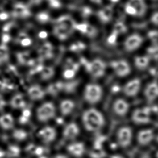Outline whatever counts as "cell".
<instances>
[{"label":"cell","mask_w":158,"mask_h":158,"mask_svg":"<svg viewBox=\"0 0 158 158\" xmlns=\"http://www.w3.org/2000/svg\"><path fill=\"white\" fill-rule=\"evenodd\" d=\"M82 123L85 129L88 132H99L105 125V118L99 110L89 108L84 111L82 115Z\"/></svg>","instance_id":"1"},{"label":"cell","mask_w":158,"mask_h":158,"mask_svg":"<svg viewBox=\"0 0 158 158\" xmlns=\"http://www.w3.org/2000/svg\"><path fill=\"white\" fill-rule=\"evenodd\" d=\"M103 91L100 85L90 83L85 86L84 90V98L87 103L91 105H97L102 99Z\"/></svg>","instance_id":"2"},{"label":"cell","mask_w":158,"mask_h":158,"mask_svg":"<svg viewBox=\"0 0 158 158\" xmlns=\"http://www.w3.org/2000/svg\"><path fill=\"white\" fill-rule=\"evenodd\" d=\"M56 108L51 101H47L37 108L36 116L37 120L42 123H46L55 118Z\"/></svg>","instance_id":"3"},{"label":"cell","mask_w":158,"mask_h":158,"mask_svg":"<svg viewBox=\"0 0 158 158\" xmlns=\"http://www.w3.org/2000/svg\"><path fill=\"white\" fill-rule=\"evenodd\" d=\"M116 141L121 148H126L131 145L133 139V132L131 128L124 126L118 129L116 133Z\"/></svg>","instance_id":"4"},{"label":"cell","mask_w":158,"mask_h":158,"mask_svg":"<svg viewBox=\"0 0 158 158\" xmlns=\"http://www.w3.org/2000/svg\"><path fill=\"white\" fill-rule=\"evenodd\" d=\"M151 110L149 107L139 108L134 110L132 114V120L138 125H143L151 121Z\"/></svg>","instance_id":"5"},{"label":"cell","mask_w":158,"mask_h":158,"mask_svg":"<svg viewBox=\"0 0 158 158\" xmlns=\"http://www.w3.org/2000/svg\"><path fill=\"white\" fill-rule=\"evenodd\" d=\"M88 70L91 76L94 78H101L105 74L106 64L102 60L96 59L89 64Z\"/></svg>","instance_id":"6"},{"label":"cell","mask_w":158,"mask_h":158,"mask_svg":"<svg viewBox=\"0 0 158 158\" xmlns=\"http://www.w3.org/2000/svg\"><path fill=\"white\" fill-rule=\"evenodd\" d=\"M110 66L114 73L119 77H125L131 73L130 64L125 60H115L111 62Z\"/></svg>","instance_id":"7"},{"label":"cell","mask_w":158,"mask_h":158,"mask_svg":"<svg viewBox=\"0 0 158 158\" xmlns=\"http://www.w3.org/2000/svg\"><path fill=\"white\" fill-rule=\"evenodd\" d=\"M37 137L42 143L49 144L53 143L57 137V131L54 127L47 126L39 131Z\"/></svg>","instance_id":"8"},{"label":"cell","mask_w":158,"mask_h":158,"mask_svg":"<svg viewBox=\"0 0 158 158\" xmlns=\"http://www.w3.org/2000/svg\"><path fill=\"white\" fill-rule=\"evenodd\" d=\"M141 88V81L139 78L132 79L126 83L123 87V92L126 96L130 98L136 97Z\"/></svg>","instance_id":"9"},{"label":"cell","mask_w":158,"mask_h":158,"mask_svg":"<svg viewBox=\"0 0 158 158\" xmlns=\"http://www.w3.org/2000/svg\"><path fill=\"white\" fill-rule=\"evenodd\" d=\"M143 39L138 34H133L128 36L124 42V48L127 52H133L140 47Z\"/></svg>","instance_id":"10"},{"label":"cell","mask_w":158,"mask_h":158,"mask_svg":"<svg viewBox=\"0 0 158 158\" xmlns=\"http://www.w3.org/2000/svg\"><path fill=\"white\" fill-rule=\"evenodd\" d=\"M112 109L117 116L124 117L130 111V103L125 99L118 98L113 102Z\"/></svg>","instance_id":"11"},{"label":"cell","mask_w":158,"mask_h":158,"mask_svg":"<svg viewBox=\"0 0 158 158\" xmlns=\"http://www.w3.org/2000/svg\"><path fill=\"white\" fill-rule=\"evenodd\" d=\"M155 137L153 130L151 128H145L138 132L136 139L139 145L145 146L149 145L155 139Z\"/></svg>","instance_id":"12"},{"label":"cell","mask_w":158,"mask_h":158,"mask_svg":"<svg viewBox=\"0 0 158 158\" xmlns=\"http://www.w3.org/2000/svg\"><path fill=\"white\" fill-rule=\"evenodd\" d=\"M80 133V130L79 126L74 122H71L64 127L62 135L66 140L74 141L78 137Z\"/></svg>","instance_id":"13"},{"label":"cell","mask_w":158,"mask_h":158,"mask_svg":"<svg viewBox=\"0 0 158 158\" xmlns=\"http://www.w3.org/2000/svg\"><path fill=\"white\" fill-rule=\"evenodd\" d=\"M68 153L76 158H80L84 156L86 152V147L84 143L80 141H73L67 147Z\"/></svg>","instance_id":"14"},{"label":"cell","mask_w":158,"mask_h":158,"mask_svg":"<svg viewBox=\"0 0 158 158\" xmlns=\"http://www.w3.org/2000/svg\"><path fill=\"white\" fill-rule=\"evenodd\" d=\"M46 94V90L37 84H33L29 87L27 94L29 99L33 101H39L44 98Z\"/></svg>","instance_id":"15"},{"label":"cell","mask_w":158,"mask_h":158,"mask_svg":"<svg viewBox=\"0 0 158 158\" xmlns=\"http://www.w3.org/2000/svg\"><path fill=\"white\" fill-rule=\"evenodd\" d=\"M144 96L147 101L153 102L158 99V82L153 81L149 82L145 87Z\"/></svg>","instance_id":"16"},{"label":"cell","mask_w":158,"mask_h":158,"mask_svg":"<svg viewBox=\"0 0 158 158\" xmlns=\"http://www.w3.org/2000/svg\"><path fill=\"white\" fill-rule=\"evenodd\" d=\"M15 126V120L10 113H4L0 115V127L5 131H10Z\"/></svg>","instance_id":"17"},{"label":"cell","mask_w":158,"mask_h":158,"mask_svg":"<svg viewBox=\"0 0 158 158\" xmlns=\"http://www.w3.org/2000/svg\"><path fill=\"white\" fill-rule=\"evenodd\" d=\"M75 108V103L71 99H64L59 105V110L62 115L68 116L72 113Z\"/></svg>","instance_id":"18"},{"label":"cell","mask_w":158,"mask_h":158,"mask_svg":"<svg viewBox=\"0 0 158 158\" xmlns=\"http://www.w3.org/2000/svg\"><path fill=\"white\" fill-rule=\"evenodd\" d=\"M10 105L15 110H22L26 106V100L22 94L17 93L11 98Z\"/></svg>","instance_id":"19"},{"label":"cell","mask_w":158,"mask_h":158,"mask_svg":"<svg viewBox=\"0 0 158 158\" xmlns=\"http://www.w3.org/2000/svg\"><path fill=\"white\" fill-rule=\"evenodd\" d=\"M114 10L112 6H106L99 10L98 16L99 20L103 23H107L112 20Z\"/></svg>","instance_id":"20"},{"label":"cell","mask_w":158,"mask_h":158,"mask_svg":"<svg viewBox=\"0 0 158 158\" xmlns=\"http://www.w3.org/2000/svg\"><path fill=\"white\" fill-rule=\"evenodd\" d=\"M128 2L136 10L137 16L142 17L147 11V5L145 0H129Z\"/></svg>","instance_id":"21"},{"label":"cell","mask_w":158,"mask_h":158,"mask_svg":"<svg viewBox=\"0 0 158 158\" xmlns=\"http://www.w3.org/2000/svg\"><path fill=\"white\" fill-rule=\"evenodd\" d=\"M150 62V57L148 55L138 56L135 57L134 64L139 70H145L148 67Z\"/></svg>","instance_id":"22"},{"label":"cell","mask_w":158,"mask_h":158,"mask_svg":"<svg viewBox=\"0 0 158 158\" xmlns=\"http://www.w3.org/2000/svg\"><path fill=\"white\" fill-rule=\"evenodd\" d=\"M13 136L16 140L22 141L26 139L28 136V134L24 130L18 129L14 131Z\"/></svg>","instance_id":"23"},{"label":"cell","mask_w":158,"mask_h":158,"mask_svg":"<svg viewBox=\"0 0 158 158\" xmlns=\"http://www.w3.org/2000/svg\"><path fill=\"white\" fill-rule=\"evenodd\" d=\"M127 31V27L125 24L121 22H118L114 24L113 31L116 33L118 35L123 34Z\"/></svg>","instance_id":"24"},{"label":"cell","mask_w":158,"mask_h":158,"mask_svg":"<svg viewBox=\"0 0 158 158\" xmlns=\"http://www.w3.org/2000/svg\"><path fill=\"white\" fill-rule=\"evenodd\" d=\"M6 156H8L10 158L17 157L20 153V149L19 147L13 145L10 146L8 149L7 152H6Z\"/></svg>","instance_id":"25"},{"label":"cell","mask_w":158,"mask_h":158,"mask_svg":"<svg viewBox=\"0 0 158 158\" xmlns=\"http://www.w3.org/2000/svg\"><path fill=\"white\" fill-rule=\"evenodd\" d=\"M64 88V84L57 83V84H52L51 86L49 87L48 90L49 93H50V94L55 95L62 90Z\"/></svg>","instance_id":"26"},{"label":"cell","mask_w":158,"mask_h":158,"mask_svg":"<svg viewBox=\"0 0 158 158\" xmlns=\"http://www.w3.org/2000/svg\"><path fill=\"white\" fill-rule=\"evenodd\" d=\"M147 53L150 58L153 57L154 59H158V46L150 47L147 49Z\"/></svg>","instance_id":"27"},{"label":"cell","mask_w":158,"mask_h":158,"mask_svg":"<svg viewBox=\"0 0 158 158\" xmlns=\"http://www.w3.org/2000/svg\"><path fill=\"white\" fill-rule=\"evenodd\" d=\"M125 10L126 13L130 15L137 16L136 10L135 9L134 7L132 6V5L128 2L127 3L125 7Z\"/></svg>","instance_id":"28"},{"label":"cell","mask_w":158,"mask_h":158,"mask_svg":"<svg viewBox=\"0 0 158 158\" xmlns=\"http://www.w3.org/2000/svg\"><path fill=\"white\" fill-rule=\"evenodd\" d=\"M118 37V35L114 31H113L112 34L110 35V36L108 38V42L110 44H114L116 42Z\"/></svg>","instance_id":"29"},{"label":"cell","mask_w":158,"mask_h":158,"mask_svg":"<svg viewBox=\"0 0 158 158\" xmlns=\"http://www.w3.org/2000/svg\"><path fill=\"white\" fill-rule=\"evenodd\" d=\"M86 33L90 36H95V35H97L98 32H97V29L95 28L94 27L88 25V28H87Z\"/></svg>","instance_id":"30"},{"label":"cell","mask_w":158,"mask_h":158,"mask_svg":"<svg viewBox=\"0 0 158 158\" xmlns=\"http://www.w3.org/2000/svg\"><path fill=\"white\" fill-rule=\"evenodd\" d=\"M151 21L153 24L158 26V11L152 14L151 18Z\"/></svg>","instance_id":"31"},{"label":"cell","mask_w":158,"mask_h":158,"mask_svg":"<svg viewBox=\"0 0 158 158\" xmlns=\"http://www.w3.org/2000/svg\"><path fill=\"white\" fill-rule=\"evenodd\" d=\"M6 105L7 103L4 97L2 95L0 94V111L2 110L6 107Z\"/></svg>","instance_id":"32"},{"label":"cell","mask_w":158,"mask_h":158,"mask_svg":"<svg viewBox=\"0 0 158 158\" xmlns=\"http://www.w3.org/2000/svg\"><path fill=\"white\" fill-rule=\"evenodd\" d=\"M6 156V152L3 150L1 148H0V158H5Z\"/></svg>","instance_id":"33"},{"label":"cell","mask_w":158,"mask_h":158,"mask_svg":"<svg viewBox=\"0 0 158 158\" xmlns=\"http://www.w3.org/2000/svg\"><path fill=\"white\" fill-rule=\"evenodd\" d=\"M52 158H68L66 155L64 154H56L55 156H54Z\"/></svg>","instance_id":"34"},{"label":"cell","mask_w":158,"mask_h":158,"mask_svg":"<svg viewBox=\"0 0 158 158\" xmlns=\"http://www.w3.org/2000/svg\"><path fill=\"white\" fill-rule=\"evenodd\" d=\"M90 1L93 2L98 4V5H100L102 2V0H90Z\"/></svg>","instance_id":"35"},{"label":"cell","mask_w":158,"mask_h":158,"mask_svg":"<svg viewBox=\"0 0 158 158\" xmlns=\"http://www.w3.org/2000/svg\"><path fill=\"white\" fill-rule=\"evenodd\" d=\"M152 111L155 112L156 114L158 115V105L156 106L155 107H154L153 108Z\"/></svg>","instance_id":"36"},{"label":"cell","mask_w":158,"mask_h":158,"mask_svg":"<svg viewBox=\"0 0 158 158\" xmlns=\"http://www.w3.org/2000/svg\"><path fill=\"white\" fill-rule=\"evenodd\" d=\"M110 1L112 3H117L120 0H110Z\"/></svg>","instance_id":"37"},{"label":"cell","mask_w":158,"mask_h":158,"mask_svg":"<svg viewBox=\"0 0 158 158\" xmlns=\"http://www.w3.org/2000/svg\"><path fill=\"white\" fill-rule=\"evenodd\" d=\"M155 140H156V141L158 143V134L156 135V137H155Z\"/></svg>","instance_id":"38"},{"label":"cell","mask_w":158,"mask_h":158,"mask_svg":"<svg viewBox=\"0 0 158 158\" xmlns=\"http://www.w3.org/2000/svg\"><path fill=\"white\" fill-rule=\"evenodd\" d=\"M120 158V157H118V156H114V157H113V158Z\"/></svg>","instance_id":"39"}]
</instances>
